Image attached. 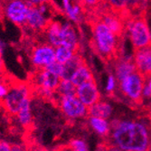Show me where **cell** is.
Here are the masks:
<instances>
[{"label":"cell","instance_id":"cell-27","mask_svg":"<svg viewBox=\"0 0 151 151\" xmlns=\"http://www.w3.org/2000/svg\"><path fill=\"white\" fill-rule=\"evenodd\" d=\"M116 88V78L113 75H109L107 81V85H106V91L109 94H113Z\"/></svg>","mask_w":151,"mask_h":151},{"label":"cell","instance_id":"cell-1","mask_svg":"<svg viewBox=\"0 0 151 151\" xmlns=\"http://www.w3.org/2000/svg\"><path fill=\"white\" fill-rule=\"evenodd\" d=\"M145 117L141 119H112L109 123V141L123 151H147L151 143V124Z\"/></svg>","mask_w":151,"mask_h":151},{"label":"cell","instance_id":"cell-30","mask_svg":"<svg viewBox=\"0 0 151 151\" xmlns=\"http://www.w3.org/2000/svg\"><path fill=\"white\" fill-rule=\"evenodd\" d=\"M0 151H11V145L4 140L0 141Z\"/></svg>","mask_w":151,"mask_h":151},{"label":"cell","instance_id":"cell-19","mask_svg":"<svg viewBox=\"0 0 151 151\" xmlns=\"http://www.w3.org/2000/svg\"><path fill=\"white\" fill-rule=\"evenodd\" d=\"M89 125L92 129L93 131H95L101 137H107L109 136L111 133V126L109 123L105 119L97 118V117H89Z\"/></svg>","mask_w":151,"mask_h":151},{"label":"cell","instance_id":"cell-17","mask_svg":"<svg viewBox=\"0 0 151 151\" xmlns=\"http://www.w3.org/2000/svg\"><path fill=\"white\" fill-rule=\"evenodd\" d=\"M113 112L112 106L107 101H99L88 107V117H97L108 119Z\"/></svg>","mask_w":151,"mask_h":151},{"label":"cell","instance_id":"cell-11","mask_svg":"<svg viewBox=\"0 0 151 151\" xmlns=\"http://www.w3.org/2000/svg\"><path fill=\"white\" fill-rule=\"evenodd\" d=\"M47 4L35 6L32 5L27 15L25 25L33 31H43L50 23L46 17Z\"/></svg>","mask_w":151,"mask_h":151},{"label":"cell","instance_id":"cell-14","mask_svg":"<svg viewBox=\"0 0 151 151\" xmlns=\"http://www.w3.org/2000/svg\"><path fill=\"white\" fill-rule=\"evenodd\" d=\"M114 63H115V77L117 81L123 80L126 76L137 71L133 58L119 57Z\"/></svg>","mask_w":151,"mask_h":151},{"label":"cell","instance_id":"cell-2","mask_svg":"<svg viewBox=\"0 0 151 151\" xmlns=\"http://www.w3.org/2000/svg\"><path fill=\"white\" fill-rule=\"evenodd\" d=\"M90 24L92 32L91 45L93 51L108 63H114L120 57L121 40L111 32V30L96 17H91Z\"/></svg>","mask_w":151,"mask_h":151},{"label":"cell","instance_id":"cell-37","mask_svg":"<svg viewBox=\"0 0 151 151\" xmlns=\"http://www.w3.org/2000/svg\"><path fill=\"white\" fill-rule=\"evenodd\" d=\"M147 151H151V143H150V145H149V147L147 148Z\"/></svg>","mask_w":151,"mask_h":151},{"label":"cell","instance_id":"cell-7","mask_svg":"<svg viewBox=\"0 0 151 151\" xmlns=\"http://www.w3.org/2000/svg\"><path fill=\"white\" fill-rule=\"evenodd\" d=\"M32 5L29 0H6L3 4L4 16L13 24L24 27Z\"/></svg>","mask_w":151,"mask_h":151},{"label":"cell","instance_id":"cell-21","mask_svg":"<svg viewBox=\"0 0 151 151\" xmlns=\"http://www.w3.org/2000/svg\"><path fill=\"white\" fill-rule=\"evenodd\" d=\"M76 89L75 86L71 80L67 79H61L58 86L55 91V94L58 97H64V96H73L76 95Z\"/></svg>","mask_w":151,"mask_h":151},{"label":"cell","instance_id":"cell-24","mask_svg":"<svg viewBox=\"0 0 151 151\" xmlns=\"http://www.w3.org/2000/svg\"><path fill=\"white\" fill-rule=\"evenodd\" d=\"M71 151H89L87 143L81 139H73L69 145Z\"/></svg>","mask_w":151,"mask_h":151},{"label":"cell","instance_id":"cell-35","mask_svg":"<svg viewBox=\"0 0 151 151\" xmlns=\"http://www.w3.org/2000/svg\"><path fill=\"white\" fill-rule=\"evenodd\" d=\"M6 47V44L3 42L2 40H0V54H3V52H4V49Z\"/></svg>","mask_w":151,"mask_h":151},{"label":"cell","instance_id":"cell-34","mask_svg":"<svg viewBox=\"0 0 151 151\" xmlns=\"http://www.w3.org/2000/svg\"><path fill=\"white\" fill-rule=\"evenodd\" d=\"M146 112H147V119H148V120H149V122H150V124H151V104H150V106L147 109Z\"/></svg>","mask_w":151,"mask_h":151},{"label":"cell","instance_id":"cell-12","mask_svg":"<svg viewBox=\"0 0 151 151\" xmlns=\"http://www.w3.org/2000/svg\"><path fill=\"white\" fill-rule=\"evenodd\" d=\"M76 96L87 108L101 100V92L98 89L95 79L85 81L76 89Z\"/></svg>","mask_w":151,"mask_h":151},{"label":"cell","instance_id":"cell-22","mask_svg":"<svg viewBox=\"0 0 151 151\" xmlns=\"http://www.w3.org/2000/svg\"><path fill=\"white\" fill-rule=\"evenodd\" d=\"M82 10L89 11L91 15L97 14L101 9L107 6L104 0H78Z\"/></svg>","mask_w":151,"mask_h":151},{"label":"cell","instance_id":"cell-8","mask_svg":"<svg viewBox=\"0 0 151 151\" xmlns=\"http://www.w3.org/2000/svg\"><path fill=\"white\" fill-rule=\"evenodd\" d=\"M61 78L46 69L35 70L33 74L34 85L39 90L40 94L44 97L52 98L55 95V91Z\"/></svg>","mask_w":151,"mask_h":151},{"label":"cell","instance_id":"cell-23","mask_svg":"<svg viewBox=\"0 0 151 151\" xmlns=\"http://www.w3.org/2000/svg\"><path fill=\"white\" fill-rule=\"evenodd\" d=\"M75 52H77L65 45L57 46L55 47V61L63 64L68 60H70Z\"/></svg>","mask_w":151,"mask_h":151},{"label":"cell","instance_id":"cell-18","mask_svg":"<svg viewBox=\"0 0 151 151\" xmlns=\"http://www.w3.org/2000/svg\"><path fill=\"white\" fill-rule=\"evenodd\" d=\"M17 121L24 129H29L33 123V115L31 109V99H26L21 105L18 112L17 113Z\"/></svg>","mask_w":151,"mask_h":151},{"label":"cell","instance_id":"cell-3","mask_svg":"<svg viewBox=\"0 0 151 151\" xmlns=\"http://www.w3.org/2000/svg\"><path fill=\"white\" fill-rule=\"evenodd\" d=\"M44 34L45 35L46 43L53 47L65 45L75 52H79L80 50L77 34L74 27L69 23L61 24L57 21H50L44 30Z\"/></svg>","mask_w":151,"mask_h":151},{"label":"cell","instance_id":"cell-9","mask_svg":"<svg viewBox=\"0 0 151 151\" xmlns=\"http://www.w3.org/2000/svg\"><path fill=\"white\" fill-rule=\"evenodd\" d=\"M58 107L69 119H78L88 116V108L81 101L76 95L58 97Z\"/></svg>","mask_w":151,"mask_h":151},{"label":"cell","instance_id":"cell-29","mask_svg":"<svg viewBox=\"0 0 151 151\" xmlns=\"http://www.w3.org/2000/svg\"><path fill=\"white\" fill-rule=\"evenodd\" d=\"M11 151H28V147L23 144L11 145Z\"/></svg>","mask_w":151,"mask_h":151},{"label":"cell","instance_id":"cell-10","mask_svg":"<svg viewBox=\"0 0 151 151\" xmlns=\"http://www.w3.org/2000/svg\"><path fill=\"white\" fill-rule=\"evenodd\" d=\"M30 60L35 70L45 69L55 61V47L48 43L36 45L31 51Z\"/></svg>","mask_w":151,"mask_h":151},{"label":"cell","instance_id":"cell-6","mask_svg":"<svg viewBox=\"0 0 151 151\" xmlns=\"http://www.w3.org/2000/svg\"><path fill=\"white\" fill-rule=\"evenodd\" d=\"M145 81V79L137 71L118 81L119 90L121 95L130 102L131 106L139 107L142 104V91Z\"/></svg>","mask_w":151,"mask_h":151},{"label":"cell","instance_id":"cell-20","mask_svg":"<svg viewBox=\"0 0 151 151\" xmlns=\"http://www.w3.org/2000/svg\"><path fill=\"white\" fill-rule=\"evenodd\" d=\"M93 78H94V76H93V74L90 69V67L88 66V64L85 61L78 68L77 71L74 73L71 81H73V83L75 86H79L82 83H84L85 81L91 80Z\"/></svg>","mask_w":151,"mask_h":151},{"label":"cell","instance_id":"cell-5","mask_svg":"<svg viewBox=\"0 0 151 151\" xmlns=\"http://www.w3.org/2000/svg\"><path fill=\"white\" fill-rule=\"evenodd\" d=\"M132 46L138 50L151 45V33L146 18V11L131 17L126 24Z\"/></svg>","mask_w":151,"mask_h":151},{"label":"cell","instance_id":"cell-28","mask_svg":"<svg viewBox=\"0 0 151 151\" xmlns=\"http://www.w3.org/2000/svg\"><path fill=\"white\" fill-rule=\"evenodd\" d=\"M143 99H151V76L145 81L142 91Z\"/></svg>","mask_w":151,"mask_h":151},{"label":"cell","instance_id":"cell-16","mask_svg":"<svg viewBox=\"0 0 151 151\" xmlns=\"http://www.w3.org/2000/svg\"><path fill=\"white\" fill-rule=\"evenodd\" d=\"M84 62V58L81 55L80 52H75L70 60H68L63 64V73L61 74V79L71 80L78 68Z\"/></svg>","mask_w":151,"mask_h":151},{"label":"cell","instance_id":"cell-15","mask_svg":"<svg viewBox=\"0 0 151 151\" xmlns=\"http://www.w3.org/2000/svg\"><path fill=\"white\" fill-rule=\"evenodd\" d=\"M107 6L127 24L131 16L128 9V0H104Z\"/></svg>","mask_w":151,"mask_h":151},{"label":"cell","instance_id":"cell-36","mask_svg":"<svg viewBox=\"0 0 151 151\" xmlns=\"http://www.w3.org/2000/svg\"><path fill=\"white\" fill-rule=\"evenodd\" d=\"M4 17V7H3V4L0 3V19Z\"/></svg>","mask_w":151,"mask_h":151},{"label":"cell","instance_id":"cell-26","mask_svg":"<svg viewBox=\"0 0 151 151\" xmlns=\"http://www.w3.org/2000/svg\"><path fill=\"white\" fill-rule=\"evenodd\" d=\"M9 84H10V81H6L3 80H0V102L4 100L6 95L7 94V91L9 89Z\"/></svg>","mask_w":151,"mask_h":151},{"label":"cell","instance_id":"cell-4","mask_svg":"<svg viewBox=\"0 0 151 151\" xmlns=\"http://www.w3.org/2000/svg\"><path fill=\"white\" fill-rule=\"evenodd\" d=\"M31 95L32 88L29 83L19 81H10L7 94L0 104L9 115L16 116L23 102L26 99H31Z\"/></svg>","mask_w":151,"mask_h":151},{"label":"cell","instance_id":"cell-25","mask_svg":"<svg viewBox=\"0 0 151 151\" xmlns=\"http://www.w3.org/2000/svg\"><path fill=\"white\" fill-rule=\"evenodd\" d=\"M45 69L52 72V73L58 75L61 78V74L63 73V63H60L57 61H54L52 63H50L48 66H46Z\"/></svg>","mask_w":151,"mask_h":151},{"label":"cell","instance_id":"cell-38","mask_svg":"<svg viewBox=\"0 0 151 151\" xmlns=\"http://www.w3.org/2000/svg\"><path fill=\"white\" fill-rule=\"evenodd\" d=\"M0 75H1V74H0ZM0 80H1V76H0Z\"/></svg>","mask_w":151,"mask_h":151},{"label":"cell","instance_id":"cell-33","mask_svg":"<svg viewBox=\"0 0 151 151\" xmlns=\"http://www.w3.org/2000/svg\"><path fill=\"white\" fill-rule=\"evenodd\" d=\"M5 63H4V61L2 59V55L0 54V74L3 73L5 72Z\"/></svg>","mask_w":151,"mask_h":151},{"label":"cell","instance_id":"cell-31","mask_svg":"<svg viewBox=\"0 0 151 151\" xmlns=\"http://www.w3.org/2000/svg\"><path fill=\"white\" fill-rule=\"evenodd\" d=\"M28 151H47V150L39 145H33L28 147Z\"/></svg>","mask_w":151,"mask_h":151},{"label":"cell","instance_id":"cell-13","mask_svg":"<svg viewBox=\"0 0 151 151\" xmlns=\"http://www.w3.org/2000/svg\"><path fill=\"white\" fill-rule=\"evenodd\" d=\"M133 61L137 72L147 81L151 76V45L135 50Z\"/></svg>","mask_w":151,"mask_h":151},{"label":"cell","instance_id":"cell-32","mask_svg":"<svg viewBox=\"0 0 151 151\" xmlns=\"http://www.w3.org/2000/svg\"><path fill=\"white\" fill-rule=\"evenodd\" d=\"M29 1L33 5L38 6V5H42V4H49L51 0H29Z\"/></svg>","mask_w":151,"mask_h":151}]
</instances>
